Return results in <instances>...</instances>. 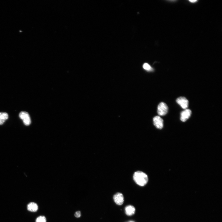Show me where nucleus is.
I'll use <instances>...</instances> for the list:
<instances>
[{
  "mask_svg": "<svg viewBox=\"0 0 222 222\" xmlns=\"http://www.w3.org/2000/svg\"><path fill=\"white\" fill-rule=\"evenodd\" d=\"M133 178L135 183L141 186L145 185L148 181L147 175L145 173L140 171L135 172L133 175Z\"/></svg>",
  "mask_w": 222,
  "mask_h": 222,
  "instance_id": "f257e3e1",
  "label": "nucleus"
},
{
  "mask_svg": "<svg viewBox=\"0 0 222 222\" xmlns=\"http://www.w3.org/2000/svg\"><path fill=\"white\" fill-rule=\"evenodd\" d=\"M19 116L20 118L23 120L25 125L28 126L30 125L31 121L28 113L25 112H21L19 113Z\"/></svg>",
  "mask_w": 222,
  "mask_h": 222,
  "instance_id": "f03ea898",
  "label": "nucleus"
},
{
  "mask_svg": "<svg viewBox=\"0 0 222 222\" xmlns=\"http://www.w3.org/2000/svg\"><path fill=\"white\" fill-rule=\"evenodd\" d=\"M168 107L166 104L164 102L160 103L158 107V112L160 116H164L168 113Z\"/></svg>",
  "mask_w": 222,
  "mask_h": 222,
  "instance_id": "7ed1b4c3",
  "label": "nucleus"
},
{
  "mask_svg": "<svg viewBox=\"0 0 222 222\" xmlns=\"http://www.w3.org/2000/svg\"><path fill=\"white\" fill-rule=\"evenodd\" d=\"M176 102L183 109H187L188 106V100L185 97H180L176 100Z\"/></svg>",
  "mask_w": 222,
  "mask_h": 222,
  "instance_id": "20e7f679",
  "label": "nucleus"
},
{
  "mask_svg": "<svg viewBox=\"0 0 222 222\" xmlns=\"http://www.w3.org/2000/svg\"><path fill=\"white\" fill-rule=\"evenodd\" d=\"M113 199L115 203L119 206L122 205L124 201V198L123 194L120 193H117L114 195Z\"/></svg>",
  "mask_w": 222,
  "mask_h": 222,
  "instance_id": "39448f33",
  "label": "nucleus"
},
{
  "mask_svg": "<svg viewBox=\"0 0 222 222\" xmlns=\"http://www.w3.org/2000/svg\"><path fill=\"white\" fill-rule=\"evenodd\" d=\"M154 125L156 128L160 129H162L164 126L163 124V120L159 116L155 117L153 119Z\"/></svg>",
  "mask_w": 222,
  "mask_h": 222,
  "instance_id": "423d86ee",
  "label": "nucleus"
},
{
  "mask_svg": "<svg viewBox=\"0 0 222 222\" xmlns=\"http://www.w3.org/2000/svg\"><path fill=\"white\" fill-rule=\"evenodd\" d=\"M191 111L189 109H186L181 113L180 120L183 122L186 121L191 115Z\"/></svg>",
  "mask_w": 222,
  "mask_h": 222,
  "instance_id": "0eeeda50",
  "label": "nucleus"
},
{
  "mask_svg": "<svg viewBox=\"0 0 222 222\" xmlns=\"http://www.w3.org/2000/svg\"><path fill=\"white\" fill-rule=\"evenodd\" d=\"M126 214L128 216H131L134 215L135 211V208L132 206L129 205L126 206L125 208Z\"/></svg>",
  "mask_w": 222,
  "mask_h": 222,
  "instance_id": "6e6552de",
  "label": "nucleus"
},
{
  "mask_svg": "<svg viewBox=\"0 0 222 222\" xmlns=\"http://www.w3.org/2000/svg\"><path fill=\"white\" fill-rule=\"evenodd\" d=\"M37 205L34 202H31L27 206V209L29 211L31 212H36L38 210Z\"/></svg>",
  "mask_w": 222,
  "mask_h": 222,
  "instance_id": "1a4fd4ad",
  "label": "nucleus"
},
{
  "mask_svg": "<svg viewBox=\"0 0 222 222\" xmlns=\"http://www.w3.org/2000/svg\"><path fill=\"white\" fill-rule=\"evenodd\" d=\"M8 117L9 115L7 113L0 112V125H3L5 122L8 119Z\"/></svg>",
  "mask_w": 222,
  "mask_h": 222,
  "instance_id": "9d476101",
  "label": "nucleus"
},
{
  "mask_svg": "<svg viewBox=\"0 0 222 222\" xmlns=\"http://www.w3.org/2000/svg\"><path fill=\"white\" fill-rule=\"evenodd\" d=\"M36 222H47V219L44 216H39L37 218Z\"/></svg>",
  "mask_w": 222,
  "mask_h": 222,
  "instance_id": "9b49d317",
  "label": "nucleus"
},
{
  "mask_svg": "<svg viewBox=\"0 0 222 222\" xmlns=\"http://www.w3.org/2000/svg\"><path fill=\"white\" fill-rule=\"evenodd\" d=\"M143 67L145 69L148 71H151L153 69L151 66L147 63L143 64Z\"/></svg>",
  "mask_w": 222,
  "mask_h": 222,
  "instance_id": "f8f14e48",
  "label": "nucleus"
},
{
  "mask_svg": "<svg viewBox=\"0 0 222 222\" xmlns=\"http://www.w3.org/2000/svg\"><path fill=\"white\" fill-rule=\"evenodd\" d=\"M81 212L78 211L76 212L74 214V216L76 218H79L81 216Z\"/></svg>",
  "mask_w": 222,
  "mask_h": 222,
  "instance_id": "ddd939ff",
  "label": "nucleus"
},
{
  "mask_svg": "<svg viewBox=\"0 0 222 222\" xmlns=\"http://www.w3.org/2000/svg\"><path fill=\"white\" fill-rule=\"evenodd\" d=\"M189 1L191 3H195L198 2V1Z\"/></svg>",
  "mask_w": 222,
  "mask_h": 222,
  "instance_id": "4468645a",
  "label": "nucleus"
},
{
  "mask_svg": "<svg viewBox=\"0 0 222 222\" xmlns=\"http://www.w3.org/2000/svg\"><path fill=\"white\" fill-rule=\"evenodd\" d=\"M128 222H134L133 221H129Z\"/></svg>",
  "mask_w": 222,
  "mask_h": 222,
  "instance_id": "2eb2a0df",
  "label": "nucleus"
}]
</instances>
